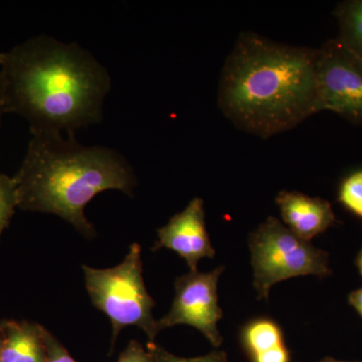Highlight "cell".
I'll list each match as a JSON object with an SVG mask.
<instances>
[{"mask_svg":"<svg viewBox=\"0 0 362 362\" xmlns=\"http://www.w3.org/2000/svg\"><path fill=\"white\" fill-rule=\"evenodd\" d=\"M4 111L32 135L75 134L103 120L110 74L77 42L37 35L0 54Z\"/></svg>","mask_w":362,"mask_h":362,"instance_id":"cell-1","label":"cell"},{"mask_svg":"<svg viewBox=\"0 0 362 362\" xmlns=\"http://www.w3.org/2000/svg\"><path fill=\"white\" fill-rule=\"evenodd\" d=\"M317 49L280 44L258 33H240L226 59L218 103L239 129L271 137L320 112Z\"/></svg>","mask_w":362,"mask_h":362,"instance_id":"cell-2","label":"cell"},{"mask_svg":"<svg viewBox=\"0 0 362 362\" xmlns=\"http://www.w3.org/2000/svg\"><path fill=\"white\" fill-rule=\"evenodd\" d=\"M13 178L18 209L58 216L87 238L96 235L85 216L88 204L106 190L131 197L137 185L122 154L101 145L86 146L75 134L32 135Z\"/></svg>","mask_w":362,"mask_h":362,"instance_id":"cell-3","label":"cell"},{"mask_svg":"<svg viewBox=\"0 0 362 362\" xmlns=\"http://www.w3.org/2000/svg\"><path fill=\"white\" fill-rule=\"evenodd\" d=\"M83 271L90 301L112 324V345L128 326L139 327L149 342H154L158 334L152 311L156 302L143 280L140 245H131L122 263L113 268L95 269L84 265Z\"/></svg>","mask_w":362,"mask_h":362,"instance_id":"cell-4","label":"cell"},{"mask_svg":"<svg viewBox=\"0 0 362 362\" xmlns=\"http://www.w3.org/2000/svg\"><path fill=\"white\" fill-rule=\"evenodd\" d=\"M249 246L259 299H268L271 288L281 281L299 276L331 275L327 252L300 239L274 216L250 235Z\"/></svg>","mask_w":362,"mask_h":362,"instance_id":"cell-5","label":"cell"},{"mask_svg":"<svg viewBox=\"0 0 362 362\" xmlns=\"http://www.w3.org/2000/svg\"><path fill=\"white\" fill-rule=\"evenodd\" d=\"M319 110L362 125V58L335 37L317 49Z\"/></svg>","mask_w":362,"mask_h":362,"instance_id":"cell-6","label":"cell"},{"mask_svg":"<svg viewBox=\"0 0 362 362\" xmlns=\"http://www.w3.org/2000/svg\"><path fill=\"white\" fill-rule=\"evenodd\" d=\"M223 267L202 273L189 271L176 279L175 296L165 316L157 320L158 333L166 328L185 324L204 335L214 347L223 342L218 324L223 317L218 305V283Z\"/></svg>","mask_w":362,"mask_h":362,"instance_id":"cell-7","label":"cell"},{"mask_svg":"<svg viewBox=\"0 0 362 362\" xmlns=\"http://www.w3.org/2000/svg\"><path fill=\"white\" fill-rule=\"evenodd\" d=\"M157 235L154 250L164 247L177 252L190 271H197L202 259H213L216 255L206 230L204 201L199 197L192 199L182 211L173 216L157 230Z\"/></svg>","mask_w":362,"mask_h":362,"instance_id":"cell-8","label":"cell"},{"mask_svg":"<svg viewBox=\"0 0 362 362\" xmlns=\"http://www.w3.org/2000/svg\"><path fill=\"white\" fill-rule=\"evenodd\" d=\"M276 202L286 226L307 242L325 232L337 221L329 202L320 197L283 190Z\"/></svg>","mask_w":362,"mask_h":362,"instance_id":"cell-9","label":"cell"},{"mask_svg":"<svg viewBox=\"0 0 362 362\" xmlns=\"http://www.w3.org/2000/svg\"><path fill=\"white\" fill-rule=\"evenodd\" d=\"M0 362H45V327L28 321L1 323Z\"/></svg>","mask_w":362,"mask_h":362,"instance_id":"cell-10","label":"cell"},{"mask_svg":"<svg viewBox=\"0 0 362 362\" xmlns=\"http://www.w3.org/2000/svg\"><path fill=\"white\" fill-rule=\"evenodd\" d=\"M240 338L251 359L285 346L282 330L270 319H256L247 323Z\"/></svg>","mask_w":362,"mask_h":362,"instance_id":"cell-11","label":"cell"},{"mask_svg":"<svg viewBox=\"0 0 362 362\" xmlns=\"http://www.w3.org/2000/svg\"><path fill=\"white\" fill-rule=\"evenodd\" d=\"M339 35L338 39L362 58V0H345L334 11Z\"/></svg>","mask_w":362,"mask_h":362,"instance_id":"cell-12","label":"cell"},{"mask_svg":"<svg viewBox=\"0 0 362 362\" xmlns=\"http://www.w3.org/2000/svg\"><path fill=\"white\" fill-rule=\"evenodd\" d=\"M338 201L362 220V170H357L342 180Z\"/></svg>","mask_w":362,"mask_h":362,"instance_id":"cell-13","label":"cell"},{"mask_svg":"<svg viewBox=\"0 0 362 362\" xmlns=\"http://www.w3.org/2000/svg\"><path fill=\"white\" fill-rule=\"evenodd\" d=\"M18 207V187L13 176L0 173V237Z\"/></svg>","mask_w":362,"mask_h":362,"instance_id":"cell-14","label":"cell"},{"mask_svg":"<svg viewBox=\"0 0 362 362\" xmlns=\"http://www.w3.org/2000/svg\"><path fill=\"white\" fill-rule=\"evenodd\" d=\"M147 349L151 352L154 362H228L226 352L218 351V350L206 356L187 358V357L176 356L162 347L157 346L154 342H149Z\"/></svg>","mask_w":362,"mask_h":362,"instance_id":"cell-15","label":"cell"},{"mask_svg":"<svg viewBox=\"0 0 362 362\" xmlns=\"http://www.w3.org/2000/svg\"><path fill=\"white\" fill-rule=\"evenodd\" d=\"M44 337L47 350L45 362H77L70 356L66 347L45 328Z\"/></svg>","mask_w":362,"mask_h":362,"instance_id":"cell-16","label":"cell"},{"mask_svg":"<svg viewBox=\"0 0 362 362\" xmlns=\"http://www.w3.org/2000/svg\"><path fill=\"white\" fill-rule=\"evenodd\" d=\"M117 362H154L151 352L145 349L137 340L129 342Z\"/></svg>","mask_w":362,"mask_h":362,"instance_id":"cell-17","label":"cell"},{"mask_svg":"<svg viewBox=\"0 0 362 362\" xmlns=\"http://www.w3.org/2000/svg\"><path fill=\"white\" fill-rule=\"evenodd\" d=\"M349 303L350 306L356 309L357 313L362 318V288L350 293L349 295Z\"/></svg>","mask_w":362,"mask_h":362,"instance_id":"cell-18","label":"cell"},{"mask_svg":"<svg viewBox=\"0 0 362 362\" xmlns=\"http://www.w3.org/2000/svg\"><path fill=\"white\" fill-rule=\"evenodd\" d=\"M4 114H6V111H4V90H2L1 80H0V126H1V119Z\"/></svg>","mask_w":362,"mask_h":362,"instance_id":"cell-19","label":"cell"},{"mask_svg":"<svg viewBox=\"0 0 362 362\" xmlns=\"http://www.w3.org/2000/svg\"><path fill=\"white\" fill-rule=\"evenodd\" d=\"M356 263L357 269H358L359 274H361L362 277V249L361 250V252H358V256H357Z\"/></svg>","mask_w":362,"mask_h":362,"instance_id":"cell-20","label":"cell"},{"mask_svg":"<svg viewBox=\"0 0 362 362\" xmlns=\"http://www.w3.org/2000/svg\"><path fill=\"white\" fill-rule=\"evenodd\" d=\"M320 362H362V361H338V359L333 358V357H325V358L322 359Z\"/></svg>","mask_w":362,"mask_h":362,"instance_id":"cell-21","label":"cell"},{"mask_svg":"<svg viewBox=\"0 0 362 362\" xmlns=\"http://www.w3.org/2000/svg\"><path fill=\"white\" fill-rule=\"evenodd\" d=\"M2 339H4V333H2V326L0 324V351H1Z\"/></svg>","mask_w":362,"mask_h":362,"instance_id":"cell-22","label":"cell"}]
</instances>
